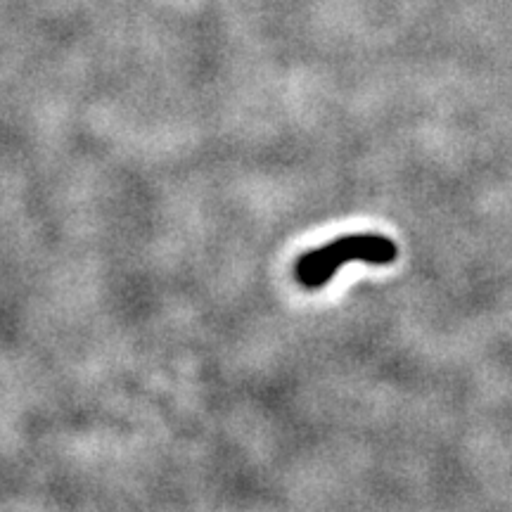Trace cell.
<instances>
[{
  "instance_id": "6da1fadb",
  "label": "cell",
  "mask_w": 512,
  "mask_h": 512,
  "mask_svg": "<svg viewBox=\"0 0 512 512\" xmlns=\"http://www.w3.org/2000/svg\"><path fill=\"white\" fill-rule=\"evenodd\" d=\"M396 254H399V249L384 235H344V238H337L299 256L297 264H294V278L306 290H318V287L328 285L332 275L349 261L387 266L396 259Z\"/></svg>"
}]
</instances>
